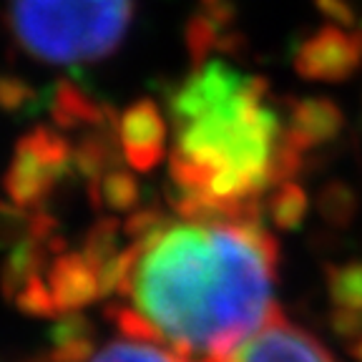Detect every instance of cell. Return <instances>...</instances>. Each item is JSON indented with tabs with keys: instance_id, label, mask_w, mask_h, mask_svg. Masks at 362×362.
<instances>
[{
	"instance_id": "6da1fadb",
	"label": "cell",
	"mask_w": 362,
	"mask_h": 362,
	"mask_svg": "<svg viewBox=\"0 0 362 362\" xmlns=\"http://www.w3.org/2000/svg\"><path fill=\"white\" fill-rule=\"evenodd\" d=\"M279 247L264 219L181 216L126 244L108 310L126 337L151 339L192 362L237 347L277 310Z\"/></svg>"
},
{
	"instance_id": "7a4b0ae2",
	"label": "cell",
	"mask_w": 362,
	"mask_h": 362,
	"mask_svg": "<svg viewBox=\"0 0 362 362\" xmlns=\"http://www.w3.org/2000/svg\"><path fill=\"white\" fill-rule=\"evenodd\" d=\"M169 116L179 216L264 219L284 136L267 81L209 58L174 90Z\"/></svg>"
},
{
	"instance_id": "3957f363",
	"label": "cell",
	"mask_w": 362,
	"mask_h": 362,
	"mask_svg": "<svg viewBox=\"0 0 362 362\" xmlns=\"http://www.w3.org/2000/svg\"><path fill=\"white\" fill-rule=\"evenodd\" d=\"M134 0H8L6 25L23 53L53 66L96 63L129 33Z\"/></svg>"
},
{
	"instance_id": "277c9868",
	"label": "cell",
	"mask_w": 362,
	"mask_h": 362,
	"mask_svg": "<svg viewBox=\"0 0 362 362\" xmlns=\"http://www.w3.org/2000/svg\"><path fill=\"white\" fill-rule=\"evenodd\" d=\"M74 169V146L53 126H35L16 144L3 189L21 211H40Z\"/></svg>"
},
{
	"instance_id": "5b68a950",
	"label": "cell",
	"mask_w": 362,
	"mask_h": 362,
	"mask_svg": "<svg viewBox=\"0 0 362 362\" xmlns=\"http://www.w3.org/2000/svg\"><path fill=\"white\" fill-rule=\"evenodd\" d=\"M209 362H337L334 355L305 327L294 325L284 312L274 310L259 329L237 347Z\"/></svg>"
},
{
	"instance_id": "8992f818",
	"label": "cell",
	"mask_w": 362,
	"mask_h": 362,
	"mask_svg": "<svg viewBox=\"0 0 362 362\" xmlns=\"http://www.w3.org/2000/svg\"><path fill=\"white\" fill-rule=\"evenodd\" d=\"M292 66L305 81H347L362 66V38L347 33V28L327 23L300 40Z\"/></svg>"
},
{
	"instance_id": "52a82bcc",
	"label": "cell",
	"mask_w": 362,
	"mask_h": 362,
	"mask_svg": "<svg viewBox=\"0 0 362 362\" xmlns=\"http://www.w3.org/2000/svg\"><path fill=\"white\" fill-rule=\"evenodd\" d=\"M166 131L161 108L151 98L126 106L121 116H116V139L124 164L134 171L156 169L166 153Z\"/></svg>"
},
{
	"instance_id": "ba28073f",
	"label": "cell",
	"mask_w": 362,
	"mask_h": 362,
	"mask_svg": "<svg viewBox=\"0 0 362 362\" xmlns=\"http://www.w3.org/2000/svg\"><path fill=\"white\" fill-rule=\"evenodd\" d=\"M43 277L58 315H74L103 297L101 272L83 255V249L61 252Z\"/></svg>"
},
{
	"instance_id": "9c48e42d",
	"label": "cell",
	"mask_w": 362,
	"mask_h": 362,
	"mask_svg": "<svg viewBox=\"0 0 362 362\" xmlns=\"http://www.w3.org/2000/svg\"><path fill=\"white\" fill-rule=\"evenodd\" d=\"M342 129V108L329 98L307 96L284 103V136L305 153L334 141Z\"/></svg>"
},
{
	"instance_id": "30bf717a",
	"label": "cell",
	"mask_w": 362,
	"mask_h": 362,
	"mask_svg": "<svg viewBox=\"0 0 362 362\" xmlns=\"http://www.w3.org/2000/svg\"><path fill=\"white\" fill-rule=\"evenodd\" d=\"M51 119L56 129L61 131H93V129H111L116 126L111 108L101 103L98 98L88 96L81 86L71 81H61L53 88L51 96Z\"/></svg>"
},
{
	"instance_id": "8fae6325",
	"label": "cell",
	"mask_w": 362,
	"mask_h": 362,
	"mask_svg": "<svg viewBox=\"0 0 362 362\" xmlns=\"http://www.w3.org/2000/svg\"><path fill=\"white\" fill-rule=\"evenodd\" d=\"M88 194L90 202L108 211H134L141 204V184L124 166H116L88 184Z\"/></svg>"
},
{
	"instance_id": "7c38bea8",
	"label": "cell",
	"mask_w": 362,
	"mask_h": 362,
	"mask_svg": "<svg viewBox=\"0 0 362 362\" xmlns=\"http://www.w3.org/2000/svg\"><path fill=\"white\" fill-rule=\"evenodd\" d=\"M88 362H192L181 357L179 352L169 347L151 342V339L126 337L121 334L119 339H111L106 347L96 352Z\"/></svg>"
},
{
	"instance_id": "4fadbf2b",
	"label": "cell",
	"mask_w": 362,
	"mask_h": 362,
	"mask_svg": "<svg viewBox=\"0 0 362 362\" xmlns=\"http://www.w3.org/2000/svg\"><path fill=\"white\" fill-rule=\"evenodd\" d=\"M307 206H310L307 194L297 181L277 184L264 197V216L274 226L284 229V232H292V229H297L305 221Z\"/></svg>"
},
{
	"instance_id": "5bb4252c",
	"label": "cell",
	"mask_w": 362,
	"mask_h": 362,
	"mask_svg": "<svg viewBox=\"0 0 362 362\" xmlns=\"http://www.w3.org/2000/svg\"><path fill=\"white\" fill-rule=\"evenodd\" d=\"M327 294L334 307L362 310V262L327 267Z\"/></svg>"
},
{
	"instance_id": "9a60e30c",
	"label": "cell",
	"mask_w": 362,
	"mask_h": 362,
	"mask_svg": "<svg viewBox=\"0 0 362 362\" xmlns=\"http://www.w3.org/2000/svg\"><path fill=\"white\" fill-rule=\"evenodd\" d=\"M317 206H320V214H322V219L327 221V224L347 226L357 211V197L347 184L332 181V184H327V187L322 189Z\"/></svg>"
},
{
	"instance_id": "2e32d148",
	"label": "cell",
	"mask_w": 362,
	"mask_h": 362,
	"mask_svg": "<svg viewBox=\"0 0 362 362\" xmlns=\"http://www.w3.org/2000/svg\"><path fill=\"white\" fill-rule=\"evenodd\" d=\"M38 106V90L16 76H0V111L28 113Z\"/></svg>"
},
{
	"instance_id": "e0dca14e",
	"label": "cell",
	"mask_w": 362,
	"mask_h": 362,
	"mask_svg": "<svg viewBox=\"0 0 362 362\" xmlns=\"http://www.w3.org/2000/svg\"><path fill=\"white\" fill-rule=\"evenodd\" d=\"M329 327L337 337H342L350 345L355 339H362V310H342L334 307L329 315Z\"/></svg>"
},
{
	"instance_id": "ac0fdd59",
	"label": "cell",
	"mask_w": 362,
	"mask_h": 362,
	"mask_svg": "<svg viewBox=\"0 0 362 362\" xmlns=\"http://www.w3.org/2000/svg\"><path fill=\"white\" fill-rule=\"evenodd\" d=\"M317 11L322 13V18H327L332 25L339 28H352L357 23V13L350 6V0H315Z\"/></svg>"
},
{
	"instance_id": "d6986e66",
	"label": "cell",
	"mask_w": 362,
	"mask_h": 362,
	"mask_svg": "<svg viewBox=\"0 0 362 362\" xmlns=\"http://www.w3.org/2000/svg\"><path fill=\"white\" fill-rule=\"evenodd\" d=\"M350 355L355 357L357 362H362V339H355V342H350Z\"/></svg>"
}]
</instances>
